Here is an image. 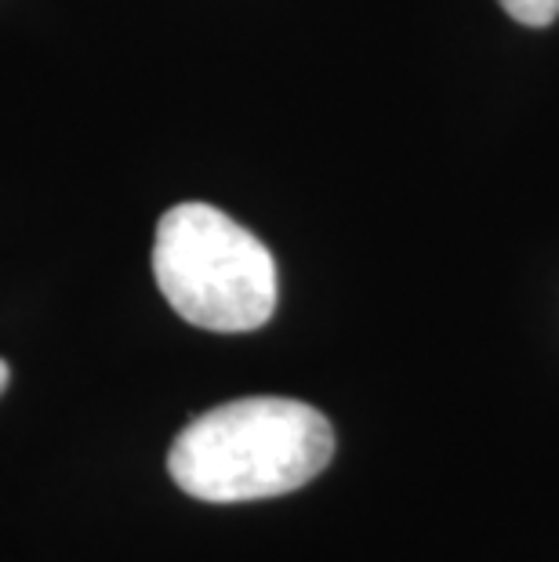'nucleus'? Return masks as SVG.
<instances>
[{"mask_svg": "<svg viewBox=\"0 0 559 562\" xmlns=\"http://www.w3.org/2000/svg\"><path fill=\"white\" fill-rule=\"evenodd\" d=\"M8 378H11V370L4 360H0V396H4V389H8Z\"/></svg>", "mask_w": 559, "mask_h": 562, "instance_id": "obj_4", "label": "nucleus"}, {"mask_svg": "<svg viewBox=\"0 0 559 562\" xmlns=\"http://www.w3.org/2000/svg\"><path fill=\"white\" fill-rule=\"evenodd\" d=\"M153 277L178 316L215 334H244L277 308L269 247L211 203H178L157 225Z\"/></svg>", "mask_w": 559, "mask_h": 562, "instance_id": "obj_2", "label": "nucleus"}, {"mask_svg": "<svg viewBox=\"0 0 559 562\" xmlns=\"http://www.w3.org/2000/svg\"><path fill=\"white\" fill-rule=\"evenodd\" d=\"M508 15H513L516 22H523V26H552V22L559 19V0H497Z\"/></svg>", "mask_w": 559, "mask_h": 562, "instance_id": "obj_3", "label": "nucleus"}, {"mask_svg": "<svg viewBox=\"0 0 559 562\" xmlns=\"http://www.w3.org/2000/svg\"><path fill=\"white\" fill-rule=\"evenodd\" d=\"M335 458V428L316 406L251 396L200 414L175 436L171 480L211 505L261 501L313 483Z\"/></svg>", "mask_w": 559, "mask_h": 562, "instance_id": "obj_1", "label": "nucleus"}]
</instances>
